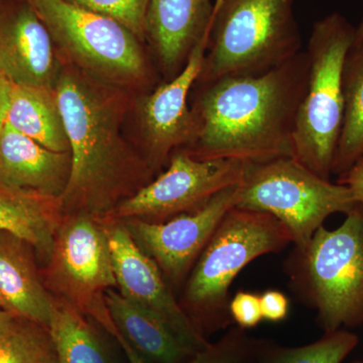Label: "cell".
I'll list each match as a JSON object with an SVG mask.
<instances>
[{
	"label": "cell",
	"instance_id": "cell-28",
	"mask_svg": "<svg viewBox=\"0 0 363 363\" xmlns=\"http://www.w3.org/2000/svg\"><path fill=\"white\" fill-rule=\"evenodd\" d=\"M260 298L262 318L267 321L277 323L283 321L290 311V300L285 294L278 290L264 291Z\"/></svg>",
	"mask_w": 363,
	"mask_h": 363
},
{
	"label": "cell",
	"instance_id": "cell-29",
	"mask_svg": "<svg viewBox=\"0 0 363 363\" xmlns=\"http://www.w3.org/2000/svg\"><path fill=\"white\" fill-rule=\"evenodd\" d=\"M336 182L347 186L354 196L355 201L363 204V160L357 162L347 173L339 177Z\"/></svg>",
	"mask_w": 363,
	"mask_h": 363
},
{
	"label": "cell",
	"instance_id": "cell-25",
	"mask_svg": "<svg viewBox=\"0 0 363 363\" xmlns=\"http://www.w3.org/2000/svg\"><path fill=\"white\" fill-rule=\"evenodd\" d=\"M257 338L233 325L216 342L195 353L186 363H257Z\"/></svg>",
	"mask_w": 363,
	"mask_h": 363
},
{
	"label": "cell",
	"instance_id": "cell-6",
	"mask_svg": "<svg viewBox=\"0 0 363 363\" xmlns=\"http://www.w3.org/2000/svg\"><path fill=\"white\" fill-rule=\"evenodd\" d=\"M345 215L337 228L321 226L304 250H294L286 266L324 333L363 325V204Z\"/></svg>",
	"mask_w": 363,
	"mask_h": 363
},
{
	"label": "cell",
	"instance_id": "cell-16",
	"mask_svg": "<svg viewBox=\"0 0 363 363\" xmlns=\"http://www.w3.org/2000/svg\"><path fill=\"white\" fill-rule=\"evenodd\" d=\"M72 168L70 152H54L6 123L0 135V185L61 198Z\"/></svg>",
	"mask_w": 363,
	"mask_h": 363
},
{
	"label": "cell",
	"instance_id": "cell-31",
	"mask_svg": "<svg viewBox=\"0 0 363 363\" xmlns=\"http://www.w3.org/2000/svg\"><path fill=\"white\" fill-rule=\"evenodd\" d=\"M113 338L116 339L117 343L121 346V350H123L124 354H125L126 359H128V363H152L149 362V360L145 359V357H143L142 355L138 354V352L133 347L126 342L125 340L123 338V336L119 334V332L117 331L116 335L113 336Z\"/></svg>",
	"mask_w": 363,
	"mask_h": 363
},
{
	"label": "cell",
	"instance_id": "cell-21",
	"mask_svg": "<svg viewBox=\"0 0 363 363\" xmlns=\"http://www.w3.org/2000/svg\"><path fill=\"white\" fill-rule=\"evenodd\" d=\"M344 118L332 175L343 176L363 160V33L351 44L343 68Z\"/></svg>",
	"mask_w": 363,
	"mask_h": 363
},
{
	"label": "cell",
	"instance_id": "cell-17",
	"mask_svg": "<svg viewBox=\"0 0 363 363\" xmlns=\"http://www.w3.org/2000/svg\"><path fill=\"white\" fill-rule=\"evenodd\" d=\"M35 248L0 233V309L49 328L52 295L43 283Z\"/></svg>",
	"mask_w": 363,
	"mask_h": 363
},
{
	"label": "cell",
	"instance_id": "cell-7",
	"mask_svg": "<svg viewBox=\"0 0 363 363\" xmlns=\"http://www.w3.org/2000/svg\"><path fill=\"white\" fill-rule=\"evenodd\" d=\"M355 28L333 13L313 25L309 78L296 123L294 159L331 180L344 118L343 68Z\"/></svg>",
	"mask_w": 363,
	"mask_h": 363
},
{
	"label": "cell",
	"instance_id": "cell-15",
	"mask_svg": "<svg viewBox=\"0 0 363 363\" xmlns=\"http://www.w3.org/2000/svg\"><path fill=\"white\" fill-rule=\"evenodd\" d=\"M211 0H150L145 40L156 55L164 81L185 66L195 45L209 30Z\"/></svg>",
	"mask_w": 363,
	"mask_h": 363
},
{
	"label": "cell",
	"instance_id": "cell-26",
	"mask_svg": "<svg viewBox=\"0 0 363 363\" xmlns=\"http://www.w3.org/2000/svg\"><path fill=\"white\" fill-rule=\"evenodd\" d=\"M74 6L109 16L128 26L145 42L147 13L150 0H65Z\"/></svg>",
	"mask_w": 363,
	"mask_h": 363
},
{
	"label": "cell",
	"instance_id": "cell-5",
	"mask_svg": "<svg viewBox=\"0 0 363 363\" xmlns=\"http://www.w3.org/2000/svg\"><path fill=\"white\" fill-rule=\"evenodd\" d=\"M49 30L61 63L121 89H154L143 42L128 26L65 0H28Z\"/></svg>",
	"mask_w": 363,
	"mask_h": 363
},
{
	"label": "cell",
	"instance_id": "cell-33",
	"mask_svg": "<svg viewBox=\"0 0 363 363\" xmlns=\"http://www.w3.org/2000/svg\"><path fill=\"white\" fill-rule=\"evenodd\" d=\"M355 30H357V33H363V18L362 23H359L357 28H355Z\"/></svg>",
	"mask_w": 363,
	"mask_h": 363
},
{
	"label": "cell",
	"instance_id": "cell-11",
	"mask_svg": "<svg viewBox=\"0 0 363 363\" xmlns=\"http://www.w3.org/2000/svg\"><path fill=\"white\" fill-rule=\"evenodd\" d=\"M108 238L118 292L156 316L188 350L197 353L210 341L181 307L156 262L136 245L123 220L99 217Z\"/></svg>",
	"mask_w": 363,
	"mask_h": 363
},
{
	"label": "cell",
	"instance_id": "cell-18",
	"mask_svg": "<svg viewBox=\"0 0 363 363\" xmlns=\"http://www.w3.org/2000/svg\"><path fill=\"white\" fill-rule=\"evenodd\" d=\"M63 216L61 198L0 185V233L30 243L43 264L51 257Z\"/></svg>",
	"mask_w": 363,
	"mask_h": 363
},
{
	"label": "cell",
	"instance_id": "cell-8",
	"mask_svg": "<svg viewBox=\"0 0 363 363\" xmlns=\"http://www.w3.org/2000/svg\"><path fill=\"white\" fill-rule=\"evenodd\" d=\"M357 204L347 186L321 178L294 157H279L247 164L235 207L272 215L302 250L329 216Z\"/></svg>",
	"mask_w": 363,
	"mask_h": 363
},
{
	"label": "cell",
	"instance_id": "cell-14",
	"mask_svg": "<svg viewBox=\"0 0 363 363\" xmlns=\"http://www.w3.org/2000/svg\"><path fill=\"white\" fill-rule=\"evenodd\" d=\"M62 63L28 0H0V74L13 84L55 90Z\"/></svg>",
	"mask_w": 363,
	"mask_h": 363
},
{
	"label": "cell",
	"instance_id": "cell-2",
	"mask_svg": "<svg viewBox=\"0 0 363 363\" xmlns=\"http://www.w3.org/2000/svg\"><path fill=\"white\" fill-rule=\"evenodd\" d=\"M55 91L72 157L61 196L64 214L106 216L155 177L143 152L123 135L130 92L63 63Z\"/></svg>",
	"mask_w": 363,
	"mask_h": 363
},
{
	"label": "cell",
	"instance_id": "cell-10",
	"mask_svg": "<svg viewBox=\"0 0 363 363\" xmlns=\"http://www.w3.org/2000/svg\"><path fill=\"white\" fill-rule=\"evenodd\" d=\"M247 166V162L233 160H198L185 150H177L164 171L119 203L104 218L161 223L190 213L221 191L240 186Z\"/></svg>",
	"mask_w": 363,
	"mask_h": 363
},
{
	"label": "cell",
	"instance_id": "cell-35",
	"mask_svg": "<svg viewBox=\"0 0 363 363\" xmlns=\"http://www.w3.org/2000/svg\"><path fill=\"white\" fill-rule=\"evenodd\" d=\"M0 310H1V309H0Z\"/></svg>",
	"mask_w": 363,
	"mask_h": 363
},
{
	"label": "cell",
	"instance_id": "cell-24",
	"mask_svg": "<svg viewBox=\"0 0 363 363\" xmlns=\"http://www.w3.org/2000/svg\"><path fill=\"white\" fill-rule=\"evenodd\" d=\"M0 363H57L49 328L21 319L0 337Z\"/></svg>",
	"mask_w": 363,
	"mask_h": 363
},
{
	"label": "cell",
	"instance_id": "cell-30",
	"mask_svg": "<svg viewBox=\"0 0 363 363\" xmlns=\"http://www.w3.org/2000/svg\"><path fill=\"white\" fill-rule=\"evenodd\" d=\"M11 82L0 74V135L6 123L7 111L9 106Z\"/></svg>",
	"mask_w": 363,
	"mask_h": 363
},
{
	"label": "cell",
	"instance_id": "cell-4",
	"mask_svg": "<svg viewBox=\"0 0 363 363\" xmlns=\"http://www.w3.org/2000/svg\"><path fill=\"white\" fill-rule=\"evenodd\" d=\"M295 0H215L201 73L195 85L266 73L302 52Z\"/></svg>",
	"mask_w": 363,
	"mask_h": 363
},
{
	"label": "cell",
	"instance_id": "cell-12",
	"mask_svg": "<svg viewBox=\"0 0 363 363\" xmlns=\"http://www.w3.org/2000/svg\"><path fill=\"white\" fill-rule=\"evenodd\" d=\"M238 189H225L200 209L161 223L123 220L136 245L156 262L172 290L184 286L219 223L236 206Z\"/></svg>",
	"mask_w": 363,
	"mask_h": 363
},
{
	"label": "cell",
	"instance_id": "cell-9",
	"mask_svg": "<svg viewBox=\"0 0 363 363\" xmlns=\"http://www.w3.org/2000/svg\"><path fill=\"white\" fill-rule=\"evenodd\" d=\"M40 271L52 296L74 306L109 335L116 333L105 293L117 289V283L108 238L99 217L64 214L55 233L51 257Z\"/></svg>",
	"mask_w": 363,
	"mask_h": 363
},
{
	"label": "cell",
	"instance_id": "cell-32",
	"mask_svg": "<svg viewBox=\"0 0 363 363\" xmlns=\"http://www.w3.org/2000/svg\"><path fill=\"white\" fill-rule=\"evenodd\" d=\"M21 320L20 318H16L4 310H0V337L13 330L20 323Z\"/></svg>",
	"mask_w": 363,
	"mask_h": 363
},
{
	"label": "cell",
	"instance_id": "cell-3",
	"mask_svg": "<svg viewBox=\"0 0 363 363\" xmlns=\"http://www.w3.org/2000/svg\"><path fill=\"white\" fill-rule=\"evenodd\" d=\"M291 243L290 231L272 215L238 207L227 212L178 298L204 337L233 326L229 290L238 274L253 260L281 252Z\"/></svg>",
	"mask_w": 363,
	"mask_h": 363
},
{
	"label": "cell",
	"instance_id": "cell-27",
	"mask_svg": "<svg viewBox=\"0 0 363 363\" xmlns=\"http://www.w3.org/2000/svg\"><path fill=\"white\" fill-rule=\"evenodd\" d=\"M229 314L233 325L245 330L257 326L264 320L259 295L245 291L236 293L229 302Z\"/></svg>",
	"mask_w": 363,
	"mask_h": 363
},
{
	"label": "cell",
	"instance_id": "cell-1",
	"mask_svg": "<svg viewBox=\"0 0 363 363\" xmlns=\"http://www.w3.org/2000/svg\"><path fill=\"white\" fill-rule=\"evenodd\" d=\"M300 52L266 73L195 85L193 133L180 150L198 160L259 164L294 157L296 123L309 78Z\"/></svg>",
	"mask_w": 363,
	"mask_h": 363
},
{
	"label": "cell",
	"instance_id": "cell-34",
	"mask_svg": "<svg viewBox=\"0 0 363 363\" xmlns=\"http://www.w3.org/2000/svg\"><path fill=\"white\" fill-rule=\"evenodd\" d=\"M353 363H363V360H357V362H354Z\"/></svg>",
	"mask_w": 363,
	"mask_h": 363
},
{
	"label": "cell",
	"instance_id": "cell-22",
	"mask_svg": "<svg viewBox=\"0 0 363 363\" xmlns=\"http://www.w3.org/2000/svg\"><path fill=\"white\" fill-rule=\"evenodd\" d=\"M49 330L57 363H111L101 337L88 317L54 296Z\"/></svg>",
	"mask_w": 363,
	"mask_h": 363
},
{
	"label": "cell",
	"instance_id": "cell-23",
	"mask_svg": "<svg viewBox=\"0 0 363 363\" xmlns=\"http://www.w3.org/2000/svg\"><path fill=\"white\" fill-rule=\"evenodd\" d=\"M358 343L357 334L346 329L325 332L315 342L296 347L257 339V363H343Z\"/></svg>",
	"mask_w": 363,
	"mask_h": 363
},
{
	"label": "cell",
	"instance_id": "cell-13",
	"mask_svg": "<svg viewBox=\"0 0 363 363\" xmlns=\"http://www.w3.org/2000/svg\"><path fill=\"white\" fill-rule=\"evenodd\" d=\"M210 28L175 77L145 93L138 101L142 152L155 175L167 167L177 150L190 142L193 133L190 95L201 73Z\"/></svg>",
	"mask_w": 363,
	"mask_h": 363
},
{
	"label": "cell",
	"instance_id": "cell-19",
	"mask_svg": "<svg viewBox=\"0 0 363 363\" xmlns=\"http://www.w3.org/2000/svg\"><path fill=\"white\" fill-rule=\"evenodd\" d=\"M107 309L117 331L131 347L152 363H186L195 354L168 327L116 289L105 293Z\"/></svg>",
	"mask_w": 363,
	"mask_h": 363
},
{
	"label": "cell",
	"instance_id": "cell-20",
	"mask_svg": "<svg viewBox=\"0 0 363 363\" xmlns=\"http://www.w3.org/2000/svg\"><path fill=\"white\" fill-rule=\"evenodd\" d=\"M6 123L54 152H70L56 91L11 83Z\"/></svg>",
	"mask_w": 363,
	"mask_h": 363
}]
</instances>
